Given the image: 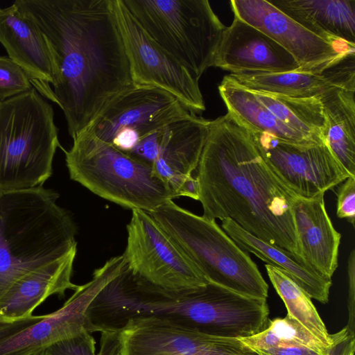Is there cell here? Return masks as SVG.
Returning a JSON list of instances; mask_svg holds the SVG:
<instances>
[{"mask_svg": "<svg viewBox=\"0 0 355 355\" xmlns=\"http://www.w3.org/2000/svg\"><path fill=\"white\" fill-rule=\"evenodd\" d=\"M41 31L53 67V92L73 139L132 83L113 0H17Z\"/></svg>", "mask_w": 355, "mask_h": 355, "instance_id": "cell-1", "label": "cell"}, {"mask_svg": "<svg viewBox=\"0 0 355 355\" xmlns=\"http://www.w3.org/2000/svg\"><path fill=\"white\" fill-rule=\"evenodd\" d=\"M196 170L203 217L230 218L311 269L295 225L293 204L297 196L272 172L248 131L228 113L211 121Z\"/></svg>", "mask_w": 355, "mask_h": 355, "instance_id": "cell-2", "label": "cell"}, {"mask_svg": "<svg viewBox=\"0 0 355 355\" xmlns=\"http://www.w3.org/2000/svg\"><path fill=\"white\" fill-rule=\"evenodd\" d=\"M58 198L42 186L0 191V299L28 272L76 255L77 226Z\"/></svg>", "mask_w": 355, "mask_h": 355, "instance_id": "cell-3", "label": "cell"}, {"mask_svg": "<svg viewBox=\"0 0 355 355\" xmlns=\"http://www.w3.org/2000/svg\"><path fill=\"white\" fill-rule=\"evenodd\" d=\"M148 213L209 282L267 299L268 285L257 264L214 220L196 215L173 200Z\"/></svg>", "mask_w": 355, "mask_h": 355, "instance_id": "cell-4", "label": "cell"}, {"mask_svg": "<svg viewBox=\"0 0 355 355\" xmlns=\"http://www.w3.org/2000/svg\"><path fill=\"white\" fill-rule=\"evenodd\" d=\"M54 113L35 88L0 102V191L41 187L60 146Z\"/></svg>", "mask_w": 355, "mask_h": 355, "instance_id": "cell-5", "label": "cell"}, {"mask_svg": "<svg viewBox=\"0 0 355 355\" xmlns=\"http://www.w3.org/2000/svg\"><path fill=\"white\" fill-rule=\"evenodd\" d=\"M71 180L96 196L131 210L150 212L176 198L151 166L118 150L85 129L65 151Z\"/></svg>", "mask_w": 355, "mask_h": 355, "instance_id": "cell-6", "label": "cell"}, {"mask_svg": "<svg viewBox=\"0 0 355 355\" xmlns=\"http://www.w3.org/2000/svg\"><path fill=\"white\" fill-rule=\"evenodd\" d=\"M138 25L199 81L227 26L207 0H121Z\"/></svg>", "mask_w": 355, "mask_h": 355, "instance_id": "cell-7", "label": "cell"}, {"mask_svg": "<svg viewBox=\"0 0 355 355\" xmlns=\"http://www.w3.org/2000/svg\"><path fill=\"white\" fill-rule=\"evenodd\" d=\"M125 265L123 254L112 257L95 270L92 279L79 286L58 310L0 324V355H34L57 341L84 331L89 332L87 311L90 304Z\"/></svg>", "mask_w": 355, "mask_h": 355, "instance_id": "cell-8", "label": "cell"}, {"mask_svg": "<svg viewBox=\"0 0 355 355\" xmlns=\"http://www.w3.org/2000/svg\"><path fill=\"white\" fill-rule=\"evenodd\" d=\"M189 113L168 92L132 83L107 102L85 129L129 155L141 140Z\"/></svg>", "mask_w": 355, "mask_h": 355, "instance_id": "cell-9", "label": "cell"}, {"mask_svg": "<svg viewBox=\"0 0 355 355\" xmlns=\"http://www.w3.org/2000/svg\"><path fill=\"white\" fill-rule=\"evenodd\" d=\"M98 355H259L239 338L211 336L155 317L101 333Z\"/></svg>", "mask_w": 355, "mask_h": 355, "instance_id": "cell-10", "label": "cell"}, {"mask_svg": "<svg viewBox=\"0 0 355 355\" xmlns=\"http://www.w3.org/2000/svg\"><path fill=\"white\" fill-rule=\"evenodd\" d=\"M127 233L123 254L133 274L173 291L192 289L209 283L148 212L132 210Z\"/></svg>", "mask_w": 355, "mask_h": 355, "instance_id": "cell-11", "label": "cell"}, {"mask_svg": "<svg viewBox=\"0 0 355 355\" xmlns=\"http://www.w3.org/2000/svg\"><path fill=\"white\" fill-rule=\"evenodd\" d=\"M113 1L132 83L162 89L175 96L189 112L201 114L205 105L199 81L148 36L121 0Z\"/></svg>", "mask_w": 355, "mask_h": 355, "instance_id": "cell-12", "label": "cell"}, {"mask_svg": "<svg viewBox=\"0 0 355 355\" xmlns=\"http://www.w3.org/2000/svg\"><path fill=\"white\" fill-rule=\"evenodd\" d=\"M248 131L272 172L297 196L313 198L352 177L326 142L302 146L268 133Z\"/></svg>", "mask_w": 355, "mask_h": 355, "instance_id": "cell-13", "label": "cell"}, {"mask_svg": "<svg viewBox=\"0 0 355 355\" xmlns=\"http://www.w3.org/2000/svg\"><path fill=\"white\" fill-rule=\"evenodd\" d=\"M230 4L235 17L273 39L295 59L302 71L323 72L355 53V45L317 36L269 1L232 0Z\"/></svg>", "mask_w": 355, "mask_h": 355, "instance_id": "cell-14", "label": "cell"}, {"mask_svg": "<svg viewBox=\"0 0 355 355\" xmlns=\"http://www.w3.org/2000/svg\"><path fill=\"white\" fill-rule=\"evenodd\" d=\"M211 121L193 113L167 124L158 155L152 165L155 175L171 188L175 198L198 200L197 169L210 130Z\"/></svg>", "mask_w": 355, "mask_h": 355, "instance_id": "cell-15", "label": "cell"}, {"mask_svg": "<svg viewBox=\"0 0 355 355\" xmlns=\"http://www.w3.org/2000/svg\"><path fill=\"white\" fill-rule=\"evenodd\" d=\"M214 67L231 73L301 71L295 59L273 39L235 16L224 31Z\"/></svg>", "mask_w": 355, "mask_h": 355, "instance_id": "cell-16", "label": "cell"}, {"mask_svg": "<svg viewBox=\"0 0 355 355\" xmlns=\"http://www.w3.org/2000/svg\"><path fill=\"white\" fill-rule=\"evenodd\" d=\"M0 42L8 58L26 73L33 88L56 103L50 85L53 73L47 44L37 24L15 3L0 8Z\"/></svg>", "mask_w": 355, "mask_h": 355, "instance_id": "cell-17", "label": "cell"}, {"mask_svg": "<svg viewBox=\"0 0 355 355\" xmlns=\"http://www.w3.org/2000/svg\"><path fill=\"white\" fill-rule=\"evenodd\" d=\"M355 53L320 73L291 71L230 73L235 82L253 92L298 98L320 97L336 87L355 86Z\"/></svg>", "mask_w": 355, "mask_h": 355, "instance_id": "cell-18", "label": "cell"}, {"mask_svg": "<svg viewBox=\"0 0 355 355\" xmlns=\"http://www.w3.org/2000/svg\"><path fill=\"white\" fill-rule=\"evenodd\" d=\"M324 193L297 196L293 204L296 231L306 264L318 275L331 278L338 267L341 234L327 212Z\"/></svg>", "mask_w": 355, "mask_h": 355, "instance_id": "cell-19", "label": "cell"}, {"mask_svg": "<svg viewBox=\"0 0 355 355\" xmlns=\"http://www.w3.org/2000/svg\"><path fill=\"white\" fill-rule=\"evenodd\" d=\"M76 255L53 261L24 275L0 299V324L33 315L34 310L53 295L63 296L79 286L71 282Z\"/></svg>", "mask_w": 355, "mask_h": 355, "instance_id": "cell-20", "label": "cell"}, {"mask_svg": "<svg viewBox=\"0 0 355 355\" xmlns=\"http://www.w3.org/2000/svg\"><path fill=\"white\" fill-rule=\"evenodd\" d=\"M269 2L317 36L355 45V0H272Z\"/></svg>", "mask_w": 355, "mask_h": 355, "instance_id": "cell-21", "label": "cell"}, {"mask_svg": "<svg viewBox=\"0 0 355 355\" xmlns=\"http://www.w3.org/2000/svg\"><path fill=\"white\" fill-rule=\"evenodd\" d=\"M223 230L247 252L290 276L311 299L322 304L329 302L331 278L318 275L314 270L295 261L284 250L270 245L252 235L230 218L221 220Z\"/></svg>", "mask_w": 355, "mask_h": 355, "instance_id": "cell-22", "label": "cell"}, {"mask_svg": "<svg viewBox=\"0 0 355 355\" xmlns=\"http://www.w3.org/2000/svg\"><path fill=\"white\" fill-rule=\"evenodd\" d=\"M355 86L336 87L320 96L324 141L334 157L355 177Z\"/></svg>", "mask_w": 355, "mask_h": 355, "instance_id": "cell-23", "label": "cell"}, {"mask_svg": "<svg viewBox=\"0 0 355 355\" xmlns=\"http://www.w3.org/2000/svg\"><path fill=\"white\" fill-rule=\"evenodd\" d=\"M227 113L241 126L252 132L270 134L286 142L316 145L304 136L292 130L279 120L255 96L228 75L218 86Z\"/></svg>", "mask_w": 355, "mask_h": 355, "instance_id": "cell-24", "label": "cell"}, {"mask_svg": "<svg viewBox=\"0 0 355 355\" xmlns=\"http://www.w3.org/2000/svg\"><path fill=\"white\" fill-rule=\"evenodd\" d=\"M253 92L290 129L316 144L325 142L323 137L325 121L320 97L298 98L260 92Z\"/></svg>", "mask_w": 355, "mask_h": 355, "instance_id": "cell-25", "label": "cell"}, {"mask_svg": "<svg viewBox=\"0 0 355 355\" xmlns=\"http://www.w3.org/2000/svg\"><path fill=\"white\" fill-rule=\"evenodd\" d=\"M265 268L273 287L287 309V314L322 343L331 345L335 334L328 333L309 295L282 270L268 264H266Z\"/></svg>", "mask_w": 355, "mask_h": 355, "instance_id": "cell-26", "label": "cell"}, {"mask_svg": "<svg viewBox=\"0 0 355 355\" xmlns=\"http://www.w3.org/2000/svg\"><path fill=\"white\" fill-rule=\"evenodd\" d=\"M239 340L254 351L274 347H302L325 354L331 346L322 343L288 314L284 318L269 320L264 330Z\"/></svg>", "mask_w": 355, "mask_h": 355, "instance_id": "cell-27", "label": "cell"}, {"mask_svg": "<svg viewBox=\"0 0 355 355\" xmlns=\"http://www.w3.org/2000/svg\"><path fill=\"white\" fill-rule=\"evenodd\" d=\"M24 71L9 58L0 56V102L31 89Z\"/></svg>", "mask_w": 355, "mask_h": 355, "instance_id": "cell-28", "label": "cell"}, {"mask_svg": "<svg viewBox=\"0 0 355 355\" xmlns=\"http://www.w3.org/2000/svg\"><path fill=\"white\" fill-rule=\"evenodd\" d=\"M95 344L91 333L84 331L57 341L34 355H96Z\"/></svg>", "mask_w": 355, "mask_h": 355, "instance_id": "cell-29", "label": "cell"}, {"mask_svg": "<svg viewBox=\"0 0 355 355\" xmlns=\"http://www.w3.org/2000/svg\"><path fill=\"white\" fill-rule=\"evenodd\" d=\"M336 214L353 226L355 220V177H349L338 187Z\"/></svg>", "mask_w": 355, "mask_h": 355, "instance_id": "cell-30", "label": "cell"}, {"mask_svg": "<svg viewBox=\"0 0 355 355\" xmlns=\"http://www.w3.org/2000/svg\"><path fill=\"white\" fill-rule=\"evenodd\" d=\"M347 276L349 283L348 308L349 323L346 327L354 334V297H355V252L352 250L347 260Z\"/></svg>", "mask_w": 355, "mask_h": 355, "instance_id": "cell-31", "label": "cell"}, {"mask_svg": "<svg viewBox=\"0 0 355 355\" xmlns=\"http://www.w3.org/2000/svg\"><path fill=\"white\" fill-rule=\"evenodd\" d=\"M259 355H317L323 354L307 347H268L254 350Z\"/></svg>", "mask_w": 355, "mask_h": 355, "instance_id": "cell-32", "label": "cell"}, {"mask_svg": "<svg viewBox=\"0 0 355 355\" xmlns=\"http://www.w3.org/2000/svg\"><path fill=\"white\" fill-rule=\"evenodd\" d=\"M329 349H327V352L325 354H317V355H329Z\"/></svg>", "mask_w": 355, "mask_h": 355, "instance_id": "cell-33", "label": "cell"}]
</instances>
